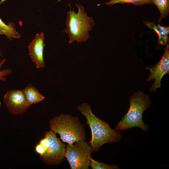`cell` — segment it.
Wrapping results in <instances>:
<instances>
[{
    "instance_id": "16",
    "label": "cell",
    "mask_w": 169,
    "mask_h": 169,
    "mask_svg": "<svg viewBox=\"0 0 169 169\" xmlns=\"http://www.w3.org/2000/svg\"><path fill=\"white\" fill-rule=\"evenodd\" d=\"M5 61V59H4L0 62V69L3 64ZM12 72L11 69H8L0 71V79L1 80L4 81L6 80L5 76L7 75L11 74Z\"/></svg>"
},
{
    "instance_id": "17",
    "label": "cell",
    "mask_w": 169,
    "mask_h": 169,
    "mask_svg": "<svg viewBox=\"0 0 169 169\" xmlns=\"http://www.w3.org/2000/svg\"><path fill=\"white\" fill-rule=\"evenodd\" d=\"M46 149V147L40 143L37 144L35 147V150L36 152L40 156L42 155L44 153Z\"/></svg>"
},
{
    "instance_id": "7",
    "label": "cell",
    "mask_w": 169,
    "mask_h": 169,
    "mask_svg": "<svg viewBox=\"0 0 169 169\" xmlns=\"http://www.w3.org/2000/svg\"><path fill=\"white\" fill-rule=\"evenodd\" d=\"M3 101L9 112L14 115L24 113L30 106L22 90H8L4 96Z\"/></svg>"
},
{
    "instance_id": "14",
    "label": "cell",
    "mask_w": 169,
    "mask_h": 169,
    "mask_svg": "<svg viewBox=\"0 0 169 169\" xmlns=\"http://www.w3.org/2000/svg\"><path fill=\"white\" fill-rule=\"evenodd\" d=\"M118 3H129L139 6L146 4L152 3V2L151 0H111L106 3L98 4L97 6H99L103 4L113 5Z\"/></svg>"
},
{
    "instance_id": "13",
    "label": "cell",
    "mask_w": 169,
    "mask_h": 169,
    "mask_svg": "<svg viewBox=\"0 0 169 169\" xmlns=\"http://www.w3.org/2000/svg\"><path fill=\"white\" fill-rule=\"evenodd\" d=\"M152 3L158 8L160 13V17L158 21L160 22L167 17L169 12V0H151Z\"/></svg>"
},
{
    "instance_id": "19",
    "label": "cell",
    "mask_w": 169,
    "mask_h": 169,
    "mask_svg": "<svg viewBox=\"0 0 169 169\" xmlns=\"http://www.w3.org/2000/svg\"><path fill=\"white\" fill-rule=\"evenodd\" d=\"M0 80H1V79H0Z\"/></svg>"
},
{
    "instance_id": "2",
    "label": "cell",
    "mask_w": 169,
    "mask_h": 169,
    "mask_svg": "<svg viewBox=\"0 0 169 169\" xmlns=\"http://www.w3.org/2000/svg\"><path fill=\"white\" fill-rule=\"evenodd\" d=\"M68 5L70 10L67 13L65 23L66 28L63 32L68 34L69 44L76 41L78 42H86L90 38L89 31L95 24L93 19L88 16L83 6L75 4L78 9V13H76L73 9L71 10L70 4Z\"/></svg>"
},
{
    "instance_id": "15",
    "label": "cell",
    "mask_w": 169,
    "mask_h": 169,
    "mask_svg": "<svg viewBox=\"0 0 169 169\" xmlns=\"http://www.w3.org/2000/svg\"><path fill=\"white\" fill-rule=\"evenodd\" d=\"M90 166L93 169H117L118 167L115 165H109L104 163L90 159Z\"/></svg>"
},
{
    "instance_id": "18",
    "label": "cell",
    "mask_w": 169,
    "mask_h": 169,
    "mask_svg": "<svg viewBox=\"0 0 169 169\" xmlns=\"http://www.w3.org/2000/svg\"><path fill=\"white\" fill-rule=\"evenodd\" d=\"M1 105V102H0V105Z\"/></svg>"
},
{
    "instance_id": "8",
    "label": "cell",
    "mask_w": 169,
    "mask_h": 169,
    "mask_svg": "<svg viewBox=\"0 0 169 169\" xmlns=\"http://www.w3.org/2000/svg\"><path fill=\"white\" fill-rule=\"evenodd\" d=\"M151 73L147 79V81L154 79L155 80L150 88V91H155L157 88L161 87V81L163 76L169 72V46H166L165 52L160 61L152 67H147Z\"/></svg>"
},
{
    "instance_id": "10",
    "label": "cell",
    "mask_w": 169,
    "mask_h": 169,
    "mask_svg": "<svg viewBox=\"0 0 169 169\" xmlns=\"http://www.w3.org/2000/svg\"><path fill=\"white\" fill-rule=\"evenodd\" d=\"M144 24L150 28L153 29L158 35L159 39L157 45L164 46L169 41V27L161 26L160 23L156 24L154 23L146 21H143Z\"/></svg>"
},
{
    "instance_id": "11",
    "label": "cell",
    "mask_w": 169,
    "mask_h": 169,
    "mask_svg": "<svg viewBox=\"0 0 169 169\" xmlns=\"http://www.w3.org/2000/svg\"><path fill=\"white\" fill-rule=\"evenodd\" d=\"M22 90L30 106L38 103L44 98V97L32 84H28Z\"/></svg>"
},
{
    "instance_id": "3",
    "label": "cell",
    "mask_w": 169,
    "mask_h": 169,
    "mask_svg": "<svg viewBox=\"0 0 169 169\" xmlns=\"http://www.w3.org/2000/svg\"><path fill=\"white\" fill-rule=\"evenodd\" d=\"M149 97L140 91L134 93L130 97L128 112L117 124L115 130L120 131L136 127L147 132L149 126L143 122L142 115L144 111L150 106Z\"/></svg>"
},
{
    "instance_id": "1",
    "label": "cell",
    "mask_w": 169,
    "mask_h": 169,
    "mask_svg": "<svg viewBox=\"0 0 169 169\" xmlns=\"http://www.w3.org/2000/svg\"><path fill=\"white\" fill-rule=\"evenodd\" d=\"M81 114L84 115L87 123L91 132L90 144L91 151L95 152L105 143H112L119 142L122 136L120 131L112 129L105 122L101 120L94 114L90 105L84 103L77 107Z\"/></svg>"
},
{
    "instance_id": "9",
    "label": "cell",
    "mask_w": 169,
    "mask_h": 169,
    "mask_svg": "<svg viewBox=\"0 0 169 169\" xmlns=\"http://www.w3.org/2000/svg\"><path fill=\"white\" fill-rule=\"evenodd\" d=\"M44 40L43 32L36 34L35 38L28 47L29 52V55L32 61L35 63L37 69L44 68L45 66L44 59V50L45 46Z\"/></svg>"
},
{
    "instance_id": "6",
    "label": "cell",
    "mask_w": 169,
    "mask_h": 169,
    "mask_svg": "<svg viewBox=\"0 0 169 169\" xmlns=\"http://www.w3.org/2000/svg\"><path fill=\"white\" fill-rule=\"evenodd\" d=\"M48 143L44 153L40 156L41 160L49 165H58L64 159L66 146L51 130L44 133Z\"/></svg>"
},
{
    "instance_id": "12",
    "label": "cell",
    "mask_w": 169,
    "mask_h": 169,
    "mask_svg": "<svg viewBox=\"0 0 169 169\" xmlns=\"http://www.w3.org/2000/svg\"><path fill=\"white\" fill-rule=\"evenodd\" d=\"M6 0H2L0 4ZM0 35H4L10 40L13 38H19L21 35L17 32L15 28V25L9 23L8 24L5 23L0 18Z\"/></svg>"
},
{
    "instance_id": "4",
    "label": "cell",
    "mask_w": 169,
    "mask_h": 169,
    "mask_svg": "<svg viewBox=\"0 0 169 169\" xmlns=\"http://www.w3.org/2000/svg\"><path fill=\"white\" fill-rule=\"evenodd\" d=\"M49 124L51 130L58 134L62 141L68 145L86 140L84 126L76 117L62 114L50 120Z\"/></svg>"
},
{
    "instance_id": "5",
    "label": "cell",
    "mask_w": 169,
    "mask_h": 169,
    "mask_svg": "<svg viewBox=\"0 0 169 169\" xmlns=\"http://www.w3.org/2000/svg\"><path fill=\"white\" fill-rule=\"evenodd\" d=\"M90 145L80 141L66 146L64 156L71 169H88L90 166L92 153Z\"/></svg>"
}]
</instances>
